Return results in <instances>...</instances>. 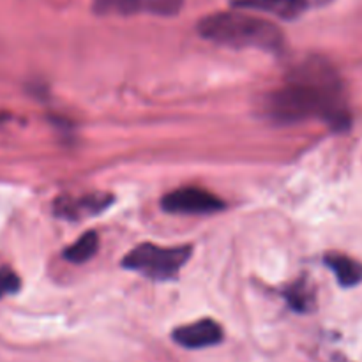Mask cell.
Segmentation results:
<instances>
[{
  "label": "cell",
  "instance_id": "1",
  "mask_svg": "<svg viewBox=\"0 0 362 362\" xmlns=\"http://www.w3.org/2000/svg\"><path fill=\"white\" fill-rule=\"evenodd\" d=\"M269 113L278 122L325 120L334 129L350 124L345 90L338 73L320 59H310L290 71L285 85L269 99Z\"/></svg>",
  "mask_w": 362,
  "mask_h": 362
},
{
  "label": "cell",
  "instance_id": "2",
  "mask_svg": "<svg viewBox=\"0 0 362 362\" xmlns=\"http://www.w3.org/2000/svg\"><path fill=\"white\" fill-rule=\"evenodd\" d=\"M198 32L207 41L232 48H258L274 52L283 45L281 30L272 21L240 11L205 16L198 25Z\"/></svg>",
  "mask_w": 362,
  "mask_h": 362
},
{
  "label": "cell",
  "instance_id": "3",
  "mask_svg": "<svg viewBox=\"0 0 362 362\" xmlns=\"http://www.w3.org/2000/svg\"><path fill=\"white\" fill-rule=\"evenodd\" d=\"M191 257L189 247H161L156 244H141L129 251L122 260V267L140 272L151 279L175 278Z\"/></svg>",
  "mask_w": 362,
  "mask_h": 362
},
{
  "label": "cell",
  "instance_id": "4",
  "mask_svg": "<svg viewBox=\"0 0 362 362\" xmlns=\"http://www.w3.org/2000/svg\"><path fill=\"white\" fill-rule=\"evenodd\" d=\"M182 6L184 0H94V13L101 16H133L141 13L175 16Z\"/></svg>",
  "mask_w": 362,
  "mask_h": 362
},
{
  "label": "cell",
  "instance_id": "5",
  "mask_svg": "<svg viewBox=\"0 0 362 362\" xmlns=\"http://www.w3.org/2000/svg\"><path fill=\"white\" fill-rule=\"evenodd\" d=\"M225 207L216 194L200 187H180L163 198V209L172 214H212Z\"/></svg>",
  "mask_w": 362,
  "mask_h": 362
},
{
  "label": "cell",
  "instance_id": "6",
  "mask_svg": "<svg viewBox=\"0 0 362 362\" xmlns=\"http://www.w3.org/2000/svg\"><path fill=\"white\" fill-rule=\"evenodd\" d=\"M331 2L332 0H232L233 6L240 9L262 11L283 20H293L308 11L318 9Z\"/></svg>",
  "mask_w": 362,
  "mask_h": 362
},
{
  "label": "cell",
  "instance_id": "7",
  "mask_svg": "<svg viewBox=\"0 0 362 362\" xmlns=\"http://www.w3.org/2000/svg\"><path fill=\"white\" fill-rule=\"evenodd\" d=\"M173 339L177 345L184 346L189 350H200L207 349V346H214L221 343L223 339V329L214 320H198L194 324L182 325V327L173 331Z\"/></svg>",
  "mask_w": 362,
  "mask_h": 362
},
{
  "label": "cell",
  "instance_id": "8",
  "mask_svg": "<svg viewBox=\"0 0 362 362\" xmlns=\"http://www.w3.org/2000/svg\"><path fill=\"white\" fill-rule=\"evenodd\" d=\"M325 265L334 272L336 279L341 286L350 288L362 283V264L354 260V258L346 257V255L331 253L325 257Z\"/></svg>",
  "mask_w": 362,
  "mask_h": 362
},
{
  "label": "cell",
  "instance_id": "9",
  "mask_svg": "<svg viewBox=\"0 0 362 362\" xmlns=\"http://www.w3.org/2000/svg\"><path fill=\"white\" fill-rule=\"evenodd\" d=\"M110 204V197L105 194H94V197H85L81 200H67L64 198L62 202L57 204V212L64 218L78 219L83 216L95 214V212L103 211L106 205Z\"/></svg>",
  "mask_w": 362,
  "mask_h": 362
},
{
  "label": "cell",
  "instance_id": "10",
  "mask_svg": "<svg viewBox=\"0 0 362 362\" xmlns=\"http://www.w3.org/2000/svg\"><path fill=\"white\" fill-rule=\"evenodd\" d=\"M99 247V237L95 232H87L74 244H71L64 253V258L71 264H85L95 255Z\"/></svg>",
  "mask_w": 362,
  "mask_h": 362
},
{
  "label": "cell",
  "instance_id": "11",
  "mask_svg": "<svg viewBox=\"0 0 362 362\" xmlns=\"http://www.w3.org/2000/svg\"><path fill=\"white\" fill-rule=\"evenodd\" d=\"M286 299H288L292 310L300 311V313H308L315 308V292L306 281H299L290 286L286 292Z\"/></svg>",
  "mask_w": 362,
  "mask_h": 362
},
{
  "label": "cell",
  "instance_id": "12",
  "mask_svg": "<svg viewBox=\"0 0 362 362\" xmlns=\"http://www.w3.org/2000/svg\"><path fill=\"white\" fill-rule=\"evenodd\" d=\"M18 288H20V278L11 269H0V297L14 293Z\"/></svg>",
  "mask_w": 362,
  "mask_h": 362
},
{
  "label": "cell",
  "instance_id": "13",
  "mask_svg": "<svg viewBox=\"0 0 362 362\" xmlns=\"http://www.w3.org/2000/svg\"><path fill=\"white\" fill-rule=\"evenodd\" d=\"M329 362H350L349 359H346L345 356H339V354H336V356L331 357V361Z\"/></svg>",
  "mask_w": 362,
  "mask_h": 362
}]
</instances>
